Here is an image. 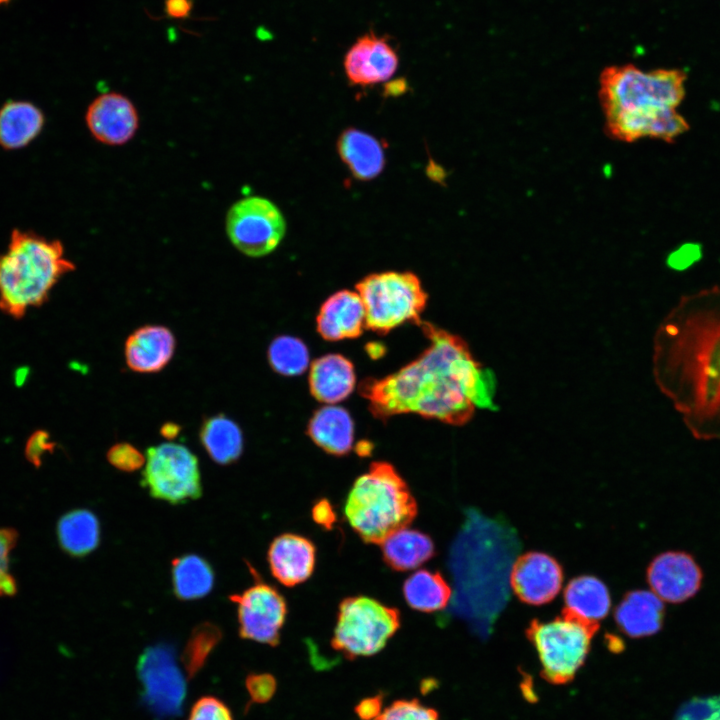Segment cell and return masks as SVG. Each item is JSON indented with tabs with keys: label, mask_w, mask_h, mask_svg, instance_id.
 I'll return each instance as SVG.
<instances>
[{
	"label": "cell",
	"mask_w": 720,
	"mask_h": 720,
	"mask_svg": "<svg viewBox=\"0 0 720 720\" xmlns=\"http://www.w3.org/2000/svg\"><path fill=\"white\" fill-rule=\"evenodd\" d=\"M418 326L429 345L416 359L390 375L360 383L359 394L371 414L386 422L415 413L462 426L477 408L494 409L495 377L474 358L466 341L430 322Z\"/></svg>",
	"instance_id": "1"
},
{
	"label": "cell",
	"mask_w": 720,
	"mask_h": 720,
	"mask_svg": "<svg viewBox=\"0 0 720 720\" xmlns=\"http://www.w3.org/2000/svg\"><path fill=\"white\" fill-rule=\"evenodd\" d=\"M653 374L695 438L720 440V287L682 296L662 320Z\"/></svg>",
	"instance_id": "2"
},
{
	"label": "cell",
	"mask_w": 720,
	"mask_h": 720,
	"mask_svg": "<svg viewBox=\"0 0 720 720\" xmlns=\"http://www.w3.org/2000/svg\"><path fill=\"white\" fill-rule=\"evenodd\" d=\"M73 269L60 241L14 230L0 253V309L22 317L42 305L58 280Z\"/></svg>",
	"instance_id": "3"
},
{
	"label": "cell",
	"mask_w": 720,
	"mask_h": 720,
	"mask_svg": "<svg viewBox=\"0 0 720 720\" xmlns=\"http://www.w3.org/2000/svg\"><path fill=\"white\" fill-rule=\"evenodd\" d=\"M417 511V502L407 483L386 461L371 463L368 471L354 481L344 505L349 525L370 544H381L406 528Z\"/></svg>",
	"instance_id": "4"
},
{
	"label": "cell",
	"mask_w": 720,
	"mask_h": 720,
	"mask_svg": "<svg viewBox=\"0 0 720 720\" xmlns=\"http://www.w3.org/2000/svg\"><path fill=\"white\" fill-rule=\"evenodd\" d=\"M685 80L678 69L645 72L632 64L608 66L599 81L605 119L676 109L685 95Z\"/></svg>",
	"instance_id": "5"
},
{
	"label": "cell",
	"mask_w": 720,
	"mask_h": 720,
	"mask_svg": "<svg viewBox=\"0 0 720 720\" xmlns=\"http://www.w3.org/2000/svg\"><path fill=\"white\" fill-rule=\"evenodd\" d=\"M599 623L568 608L552 621L534 619L526 629L542 667V676L553 684L571 681L585 662Z\"/></svg>",
	"instance_id": "6"
},
{
	"label": "cell",
	"mask_w": 720,
	"mask_h": 720,
	"mask_svg": "<svg viewBox=\"0 0 720 720\" xmlns=\"http://www.w3.org/2000/svg\"><path fill=\"white\" fill-rule=\"evenodd\" d=\"M355 288L364 306L366 329L385 335L406 322H421L428 295L414 273H372Z\"/></svg>",
	"instance_id": "7"
},
{
	"label": "cell",
	"mask_w": 720,
	"mask_h": 720,
	"mask_svg": "<svg viewBox=\"0 0 720 720\" xmlns=\"http://www.w3.org/2000/svg\"><path fill=\"white\" fill-rule=\"evenodd\" d=\"M400 627V612L368 596L343 599L332 647L346 658L371 656L382 650Z\"/></svg>",
	"instance_id": "8"
},
{
	"label": "cell",
	"mask_w": 720,
	"mask_h": 720,
	"mask_svg": "<svg viewBox=\"0 0 720 720\" xmlns=\"http://www.w3.org/2000/svg\"><path fill=\"white\" fill-rule=\"evenodd\" d=\"M141 482L153 498L171 504L202 495L197 457L177 443H161L147 449Z\"/></svg>",
	"instance_id": "9"
},
{
	"label": "cell",
	"mask_w": 720,
	"mask_h": 720,
	"mask_svg": "<svg viewBox=\"0 0 720 720\" xmlns=\"http://www.w3.org/2000/svg\"><path fill=\"white\" fill-rule=\"evenodd\" d=\"M226 233L233 246L246 256L262 257L273 252L286 232L278 206L262 196H248L228 210Z\"/></svg>",
	"instance_id": "10"
},
{
	"label": "cell",
	"mask_w": 720,
	"mask_h": 720,
	"mask_svg": "<svg viewBox=\"0 0 720 720\" xmlns=\"http://www.w3.org/2000/svg\"><path fill=\"white\" fill-rule=\"evenodd\" d=\"M137 672L144 701L152 712L168 717L181 711L186 684L170 645L147 647L138 659Z\"/></svg>",
	"instance_id": "11"
},
{
	"label": "cell",
	"mask_w": 720,
	"mask_h": 720,
	"mask_svg": "<svg viewBox=\"0 0 720 720\" xmlns=\"http://www.w3.org/2000/svg\"><path fill=\"white\" fill-rule=\"evenodd\" d=\"M255 583L240 594L229 596L237 605L239 635L243 639L276 646L287 615L282 594L273 586L262 582L250 566Z\"/></svg>",
	"instance_id": "12"
},
{
	"label": "cell",
	"mask_w": 720,
	"mask_h": 720,
	"mask_svg": "<svg viewBox=\"0 0 720 720\" xmlns=\"http://www.w3.org/2000/svg\"><path fill=\"white\" fill-rule=\"evenodd\" d=\"M646 577L653 593L662 601L679 604L697 594L703 572L690 553L667 551L652 559Z\"/></svg>",
	"instance_id": "13"
},
{
	"label": "cell",
	"mask_w": 720,
	"mask_h": 720,
	"mask_svg": "<svg viewBox=\"0 0 720 720\" xmlns=\"http://www.w3.org/2000/svg\"><path fill=\"white\" fill-rule=\"evenodd\" d=\"M399 57L385 36L368 32L346 52L344 70L353 85L371 86L389 80L397 71Z\"/></svg>",
	"instance_id": "14"
},
{
	"label": "cell",
	"mask_w": 720,
	"mask_h": 720,
	"mask_svg": "<svg viewBox=\"0 0 720 720\" xmlns=\"http://www.w3.org/2000/svg\"><path fill=\"white\" fill-rule=\"evenodd\" d=\"M85 121L91 135L100 143L119 146L129 142L139 127V115L126 96L104 93L88 106Z\"/></svg>",
	"instance_id": "15"
},
{
	"label": "cell",
	"mask_w": 720,
	"mask_h": 720,
	"mask_svg": "<svg viewBox=\"0 0 720 720\" xmlns=\"http://www.w3.org/2000/svg\"><path fill=\"white\" fill-rule=\"evenodd\" d=\"M563 582L561 565L548 554L527 552L513 564L510 583L516 596L530 605L550 602Z\"/></svg>",
	"instance_id": "16"
},
{
	"label": "cell",
	"mask_w": 720,
	"mask_h": 720,
	"mask_svg": "<svg viewBox=\"0 0 720 720\" xmlns=\"http://www.w3.org/2000/svg\"><path fill=\"white\" fill-rule=\"evenodd\" d=\"M267 561L276 580L284 586L293 587L305 582L312 575L316 548L306 537L284 533L271 542Z\"/></svg>",
	"instance_id": "17"
},
{
	"label": "cell",
	"mask_w": 720,
	"mask_h": 720,
	"mask_svg": "<svg viewBox=\"0 0 720 720\" xmlns=\"http://www.w3.org/2000/svg\"><path fill=\"white\" fill-rule=\"evenodd\" d=\"M317 331L327 341L354 339L365 329V310L357 292L340 290L321 305L316 318Z\"/></svg>",
	"instance_id": "18"
},
{
	"label": "cell",
	"mask_w": 720,
	"mask_h": 720,
	"mask_svg": "<svg viewBox=\"0 0 720 720\" xmlns=\"http://www.w3.org/2000/svg\"><path fill=\"white\" fill-rule=\"evenodd\" d=\"M688 128L686 120L673 108L618 116L606 120L605 125L609 136L625 142H633L644 137L673 142Z\"/></svg>",
	"instance_id": "19"
},
{
	"label": "cell",
	"mask_w": 720,
	"mask_h": 720,
	"mask_svg": "<svg viewBox=\"0 0 720 720\" xmlns=\"http://www.w3.org/2000/svg\"><path fill=\"white\" fill-rule=\"evenodd\" d=\"M175 337L162 325H145L126 339L124 355L127 366L138 373H155L162 370L175 351Z\"/></svg>",
	"instance_id": "20"
},
{
	"label": "cell",
	"mask_w": 720,
	"mask_h": 720,
	"mask_svg": "<svg viewBox=\"0 0 720 720\" xmlns=\"http://www.w3.org/2000/svg\"><path fill=\"white\" fill-rule=\"evenodd\" d=\"M308 382L311 395L317 401L334 405L353 392L356 384L354 365L341 354L323 355L312 362Z\"/></svg>",
	"instance_id": "21"
},
{
	"label": "cell",
	"mask_w": 720,
	"mask_h": 720,
	"mask_svg": "<svg viewBox=\"0 0 720 720\" xmlns=\"http://www.w3.org/2000/svg\"><path fill=\"white\" fill-rule=\"evenodd\" d=\"M619 628L629 637L642 638L659 632L665 618V606L653 592L633 590L625 594L615 609Z\"/></svg>",
	"instance_id": "22"
},
{
	"label": "cell",
	"mask_w": 720,
	"mask_h": 720,
	"mask_svg": "<svg viewBox=\"0 0 720 720\" xmlns=\"http://www.w3.org/2000/svg\"><path fill=\"white\" fill-rule=\"evenodd\" d=\"M306 433L326 453L344 456L353 447L354 422L345 408L327 405L314 412Z\"/></svg>",
	"instance_id": "23"
},
{
	"label": "cell",
	"mask_w": 720,
	"mask_h": 720,
	"mask_svg": "<svg viewBox=\"0 0 720 720\" xmlns=\"http://www.w3.org/2000/svg\"><path fill=\"white\" fill-rule=\"evenodd\" d=\"M337 150L344 164L358 180H372L384 168L385 153L381 143L361 130H344L338 138Z\"/></svg>",
	"instance_id": "24"
},
{
	"label": "cell",
	"mask_w": 720,
	"mask_h": 720,
	"mask_svg": "<svg viewBox=\"0 0 720 720\" xmlns=\"http://www.w3.org/2000/svg\"><path fill=\"white\" fill-rule=\"evenodd\" d=\"M384 562L395 571H409L421 566L435 555L429 535L413 529L396 531L381 544Z\"/></svg>",
	"instance_id": "25"
},
{
	"label": "cell",
	"mask_w": 720,
	"mask_h": 720,
	"mask_svg": "<svg viewBox=\"0 0 720 720\" xmlns=\"http://www.w3.org/2000/svg\"><path fill=\"white\" fill-rule=\"evenodd\" d=\"M43 113L33 104L10 101L0 109V145L18 149L30 143L41 131Z\"/></svg>",
	"instance_id": "26"
},
{
	"label": "cell",
	"mask_w": 720,
	"mask_h": 720,
	"mask_svg": "<svg viewBox=\"0 0 720 720\" xmlns=\"http://www.w3.org/2000/svg\"><path fill=\"white\" fill-rule=\"evenodd\" d=\"M57 535L65 552L73 557H84L99 545L100 524L93 512L75 509L59 519Z\"/></svg>",
	"instance_id": "27"
},
{
	"label": "cell",
	"mask_w": 720,
	"mask_h": 720,
	"mask_svg": "<svg viewBox=\"0 0 720 720\" xmlns=\"http://www.w3.org/2000/svg\"><path fill=\"white\" fill-rule=\"evenodd\" d=\"M200 441L210 458L220 465L235 462L243 451L241 429L225 415H215L203 422Z\"/></svg>",
	"instance_id": "28"
},
{
	"label": "cell",
	"mask_w": 720,
	"mask_h": 720,
	"mask_svg": "<svg viewBox=\"0 0 720 720\" xmlns=\"http://www.w3.org/2000/svg\"><path fill=\"white\" fill-rule=\"evenodd\" d=\"M172 586L180 600H195L210 593L214 585V571L210 563L196 554L173 559Z\"/></svg>",
	"instance_id": "29"
},
{
	"label": "cell",
	"mask_w": 720,
	"mask_h": 720,
	"mask_svg": "<svg viewBox=\"0 0 720 720\" xmlns=\"http://www.w3.org/2000/svg\"><path fill=\"white\" fill-rule=\"evenodd\" d=\"M566 608L577 615L598 622L609 612L611 598L606 585L594 576H579L565 588Z\"/></svg>",
	"instance_id": "30"
},
{
	"label": "cell",
	"mask_w": 720,
	"mask_h": 720,
	"mask_svg": "<svg viewBox=\"0 0 720 720\" xmlns=\"http://www.w3.org/2000/svg\"><path fill=\"white\" fill-rule=\"evenodd\" d=\"M451 594V588L441 573L425 569L414 572L403 584V595L407 604L421 612L444 609Z\"/></svg>",
	"instance_id": "31"
},
{
	"label": "cell",
	"mask_w": 720,
	"mask_h": 720,
	"mask_svg": "<svg viewBox=\"0 0 720 720\" xmlns=\"http://www.w3.org/2000/svg\"><path fill=\"white\" fill-rule=\"evenodd\" d=\"M267 356L272 369L283 376L301 375L309 365L307 346L299 338L289 335L274 338Z\"/></svg>",
	"instance_id": "32"
},
{
	"label": "cell",
	"mask_w": 720,
	"mask_h": 720,
	"mask_svg": "<svg viewBox=\"0 0 720 720\" xmlns=\"http://www.w3.org/2000/svg\"><path fill=\"white\" fill-rule=\"evenodd\" d=\"M222 636L223 633L220 627L211 622H203L194 627L181 657L189 679L200 672L211 652L221 641Z\"/></svg>",
	"instance_id": "33"
},
{
	"label": "cell",
	"mask_w": 720,
	"mask_h": 720,
	"mask_svg": "<svg viewBox=\"0 0 720 720\" xmlns=\"http://www.w3.org/2000/svg\"><path fill=\"white\" fill-rule=\"evenodd\" d=\"M374 720H440L433 708L417 699L397 700L386 707Z\"/></svg>",
	"instance_id": "34"
},
{
	"label": "cell",
	"mask_w": 720,
	"mask_h": 720,
	"mask_svg": "<svg viewBox=\"0 0 720 720\" xmlns=\"http://www.w3.org/2000/svg\"><path fill=\"white\" fill-rule=\"evenodd\" d=\"M674 720H720V695L689 700L680 707Z\"/></svg>",
	"instance_id": "35"
},
{
	"label": "cell",
	"mask_w": 720,
	"mask_h": 720,
	"mask_svg": "<svg viewBox=\"0 0 720 720\" xmlns=\"http://www.w3.org/2000/svg\"><path fill=\"white\" fill-rule=\"evenodd\" d=\"M16 539L15 530L0 528V596H10L16 592L15 581L9 572V554Z\"/></svg>",
	"instance_id": "36"
},
{
	"label": "cell",
	"mask_w": 720,
	"mask_h": 720,
	"mask_svg": "<svg viewBox=\"0 0 720 720\" xmlns=\"http://www.w3.org/2000/svg\"><path fill=\"white\" fill-rule=\"evenodd\" d=\"M187 720H234L230 708L215 696H203L192 706Z\"/></svg>",
	"instance_id": "37"
},
{
	"label": "cell",
	"mask_w": 720,
	"mask_h": 720,
	"mask_svg": "<svg viewBox=\"0 0 720 720\" xmlns=\"http://www.w3.org/2000/svg\"><path fill=\"white\" fill-rule=\"evenodd\" d=\"M106 456L113 467L124 472H133L139 469L146 460V457L136 447L126 442L113 445Z\"/></svg>",
	"instance_id": "38"
},
{
	"label": "cell",
	"mask_w": 720,
	"mask_h": 720,
	"mask_svg": "<svg viewBox=\"0 0 720 720\" xmlns=\"http://www.w3.org/2000/svg\"><path fill=\"white\" fill-rule=\"evenodd\" d=\"M245 687L250 697V704H263L275 694L277 682L269 673H251L246 677Z\"/></svg>",
	"instance_id": "39"
},
{
	"label": "cell",
	"mask_w": 720,
	"mask_h": 720,
	"mask_svg": "<svg viewBox=\"0 0 720 720\" xmlns=\"http://www.w3.org/2000/svg\"><path fill=\"white\" fill-rule=\"evenodd\" d=\"M55 444L47 431H35L26 443V457L35 465L41 462L44 453L52 451Z\"/></svg>",
	"instance_id": "40"
},
{
	"label": "cell",
	"mask_w": 720,
	"mask_h": 720,
	"mask_svg": "<svg viewBox=\"0 0 720 720\" xmlns=\"http://www.w3.org/2000/svg\"><path fill=\"white\" fill-rule=\"evenodd\" d=\"M383 698L375 695L364 698L355 707V713L361 720H374L383 711Z\"/></svg>",
	"instance_id": "41"
},
{
	"label": "cell",
	"mask_w": 720,
	"mask_h": 720,
	"mask_svg": "<svg viewBox=\"0 0 720 720\" xmlns=\"http://www.w3.org/2000/svg\"><path fill=\"white\" fill-rule=\"evenodd\" d=\"M313 520L324 528H331L336 521V514L327 499H319L312 507Z\"/></svg>",
	"instance_id": "42"
},
{
	"label": "cell",
	"mask_w": 720,
	"mask_h": 720,
	"mask_svg": "<svg viewBox=\"0 0 720 720\" xmlns=\"http://www.w3.org/2000/svg\"><path fill=\"white\" fill-rule=\"evenodd\" d=\"M698 250L696 246L682 247V249L677 250L669 257L668 263L672 267L683 268L694 261L696 256H699Z\"/></svg>",
	"instance_id": "43"
},
{
	"label": "cell",
	"mask_w": 720,
	"mask_h": 720,
	"mask_svg": "<svg viewBox=\"0 0 720 720\" xmlns=\"http://www.w3.org/2000/svg\"><path fill=\"white\" fill-rule=\"evenodd\" d=\"M166 7L171 16L182 17L189 12L191 3L189 0H167Z\"/></svg>",
	"instance_id": "44"
},
{
	"label": "cell",
	"mask_w": 720,
	"mask_h": 720,
	"mask_svg": "<svg viewBox=\"0 0 720 720\" xmlns=\"http://www.w3.org/2000/svg\"><path fill=\"white\" fill-rule=\"evenodd\" d=\"M179 431V426L174 423H167L161 428V434L167 439L175 438L179 434Z\"/></svg>",
	"instance_id": "45"
},
{
	"label": "cell",
	"mask_w": 720,
	"mask_h": 720,
	"mask_svg": "<svg viewBox=\"0 0 720 720\" xmlns=\"http://www.w3.org/2000/svg\"><path fill=\"white\" fill-rule=\"evenodd\" d=\"M29 370L28 368H18L14 375L15 384L22 385L25 383L26 379L28 378Z\"/></svg>",
	"instance_id": "46"
},
{
	"label": "cell",
	"mask_w": 720,
	"mask_h": 720,
	"mask_svg": "<svg viewBox=\"0 0 720 720\" xmlns=\"http://www.w3.org/2000/svg\"><path fill=\"white\" fill-rule=\"evenodd\" d=\"M8 1H9V0H0V4L6 3V2H8Z\"/></svg>",
	"instance_id": "47"
}]
</instances>
